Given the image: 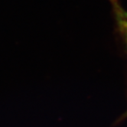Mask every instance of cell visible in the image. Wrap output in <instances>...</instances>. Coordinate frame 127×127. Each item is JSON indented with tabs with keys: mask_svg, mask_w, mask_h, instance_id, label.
Instances as JSON below:
<instances>
[{
	"mask_svg": "<svg viewBox=\"0 0 127 127\" xmlns=\"http://www.w3.org/2000/svg\"><path fill=\"white\" fill-rule=\"evenodd\" d=\"M110 2L118 29L123 36L127 45V11L124 9L119 0H110Z\"/></svg>",
	"mask_w": 127,
	"mask_h": 127,
	"instance_id": "6da1fadb",
	"label": "cell"
},
{
	"mask_svg": "<svg viewBox=\"0 0 127 127\" xmlns=\"http://www.w3.org/2000/svg\"><path fill=\"white\" fill-rule=\"evenodd\" d=\"M126 116H127V111H126Z\"/></svg>",
	"mask_w": 127,
	"mask_h": 127,
	"instance_id": "7a4b0ae2",
	"label": "cell"
}]
</instances>
